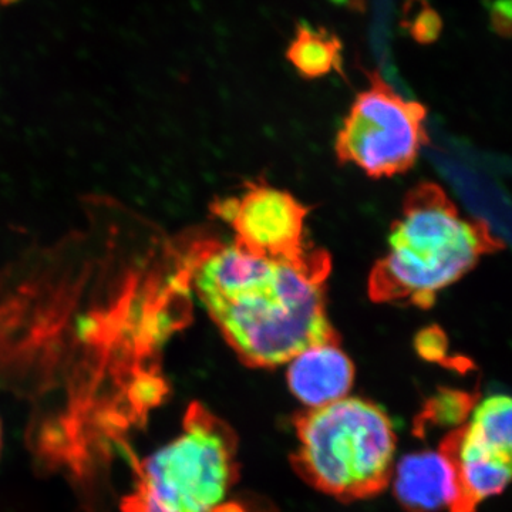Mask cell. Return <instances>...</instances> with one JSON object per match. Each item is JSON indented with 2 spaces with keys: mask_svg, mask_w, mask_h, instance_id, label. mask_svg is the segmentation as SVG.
<instances>
[{
  "mask_svg": "<svg viewBox=\"0 0 512 512\" xmlns=\"http://www.w3.org/2000/svg\"><path fill=\"white\" fill-rule=\"evenodd\" d=\"M501 248L487 222L464 217L440 185L423 183L407 195L367 292L373 302L430 308L439 292Z\"/></svg>",
  "mask_w": 512,
  "mask_h": 512,
  "instance_id": "obj_2",
  "label": "cell"
},
{
  "mask_svg": "<svg viewBox=\"0 0 512 512\" xmlns=\"http://www.w3.org/2000/svg\"><path fill=\"white\" fill-rule=\"evenodd\" d=\"M470 439L512 454V406L507 394H491L474 404L466 424L461 426Z\"/></svg>",
  "mask_w": 512,
  "mask_h": 512,
  "instance_id": "obj_11",
  "label": "cell"
},
{
  "mask_svg": "<svg viewBox=\"0 0 512 512\" xmlns=\"http://www.w3.org/2000/svg\"><path fill=\"white\" fill-rule=\"evenodd\" d=\"M234 430L204 404L188 406L177 437L134 461L121 512H220L238 480Z\"/></svg>",
  "mask_w": 512,
  "mask_h": 512,
  "instance_id": "obj_4",
  "label": "cell"
},
{
  "mask_svg": "<svg viewBox=\"0 0 512 512\" xmlns=\"http://www.w3.org/2000/svg\"><path fill=\"white\" fill-rule=\"evenodd\" d=\"M400 25L414 42L423 46L433 45L443 33V19L427 0H407Z\"/></svg>",
  "mask_w": 512,
  "mask_h": 512,
  "instance_id": "obj_12",
  "label": "cell"
},
{
  "mask_svg": "<svg viewBox=\"0 0 512 512\" xmlns=\"http://www.w3.org/2000/svg\"><path fill=\"white\" fill-rule=\"evenodd\" d=\"M286 365L289 390L306 409L345 399L355 383V365L339 340L309 346Z\"/></svg>",
  "mask_w": 512,
  "mask_h": 512,
  "instance_id": "obj_8",
  "label": "cell"
},
{
  "mask_svg": "<svg viewBox=\"0 0 512 512\" xmlns=\"http://www.w3.org/2000/svg\"><path fill=\"white\" fill-rule=\"evenodd\" d=\"M184 272L247 366L286 365L309 346L340 340L326 313L330 256L311 244L296 255L264 256L235 242H198Z\"/></svg>",
  "mask_w": 512,
  "mask_h": 512,
  "instance_id": "obj_1",
  "label": "cell"
},
{
  "mask_svg": "<svg viewBox=\"0 0 512 512\" xmlns=\"http://www.w3.org/2000/svg\"><path fill=\"white\" fill-rule=\"evenodd\" d=\"M427 110L396 92L379 72L357 94L336 137V154L375 178L406 173L429 143Z\"/></svg>",
  "mask_w": 512,
  "mask_h": 512,
  "instance_id": "obj_5",
  "label": "cell"
},
{
  "mask_svg": "<svg viewBox=\"0 0 512 512\" xmlns=\"http://www.w3.org/2000/svg\"><path fill=\"white\" fill-rule=\"evenodd\" d=\"M220 220L234 229L235 244L264 256H292L308 247V208L292 194L266 183L248 184L238 197L212 205Z\"/></svg>",
  "mask_w": 512,
  "mask_h": 512,
  "instance_id": "obj_6",
  "label": "cell"
},
{
  "mask_svg": "<svg viewBox=\"0 0 512 512\" xmlns=\"http://www.w3.org/2000/svg\"><path fill=\"white\" fill-rule=\"evenodd\" d=\"M416 349L424 359L430 362H441L447 355L446 335L436 326L421 330L416 338Z\"/></svg>",
  "mask_w": 512,
  "mask_h": 512,
  "instance_id": "obj_14",
  "label": "cell"
},
{
  "mask_svg": "<svg viewBox=\"0 0 512 512\" xmlns=\"http://www.w3.org/2000/svg\"><path fill=\"white\" fill-rule=\"evenodd\" d=\"M293 467L322 493L342 501L366 500L390 485L397 439L377 404L345 397L295 420Z\"/></svg>",
  "mask_w": 512,
  "mask_h": 512,
  "instance_id": "obj_3",
  "label": "cell"
},
{
  "mask_svg": "<svg viewBox=\"0 0 512 512\" xmlns=\"http://www.w3.org/2000/svg\"><path fill=\"white\" fill-rule=\"evenodd\" d=\"M390 484L399 504L409 512H451L458 501L456 467L441 447L400 458Z\"/></svg>",
  "mask_w": 512,
  "mask_h": 512,
  "instance_id": "obj_7",
  "label": "cell"
},
{
  "mask_svg": "<svg viewBox=\"0 0 512 512\" xmlns=\"http://www.w3.org/2000/svg\"><path fill=\"white\" fill-rule=\"evenodd\" d=\"M474 404L476 402L470 393L444 389L427 403L421 420L439 426H457L461 421H467Z\"/></svg>",
  "mask_w": 512,
  "mask_h": 512,
  "instance_id": "obj_13",
  "label": "cell"
},
{
  "mask_svg": "<svg viewBox=\"0 0 512 512\" xmlns=\"http://www.w3.org/2000/svg\"><path fill=\"white\" fill-rule=\"evenodd\" d=\"M440 447L457 471L458 501L451 512H476L478 505L503 493L511 478V454L471 440L461 427L451 431Z\"/></svg>",
  "mask_w": 512,
  "mask_h": 512,
  "instance_id": "obj_9",
  "label": "cell"
},
{
  "mask_svg": "<svg viewBox=\"0 0 512 512\" xmlns=\"http://www.w3.org/2000/svg\"><path fill=\"white\" fill-rule=\"evenodd\" d=\"M286 59L303 79H320L333 72L342 74L343 43L326 28L299 23L286 49Z\"/></svg>",
  "mask_w": 512,
  "mask_h": 512,
  "instance_id": "obj_10",
  "label": "cell"
},
{
  "mask_svg": "<svg viewBox=\"0 0 512 512\" xmlns=\"http://www.w3.org/2000/svg\"><path fill=\"white\" fill-rule=\"evenodd\" d=\"M2 448H3V426H2V420H0V456H2Z\"/></svg>",
  "mask_w": 512,
  "mask_h": 512,
  "instance_id": "obj_16",
  "label": "cell"
},
{
  "mask_svg": "<svg viewBox=\"0 0 512 512\" xmlns=\"http://www.w3.org/2000/svg\"><path fill=\"white\" fill-rule=\"evenodd\" d=\"M488 12L493 32L508 39L511 35V0H491Z\"/></svg>",
  "mask_w": 512,
  "mask_h": 512,
  "instance_id": "obj_15",
  "label": "cell"
}]
</instances>
